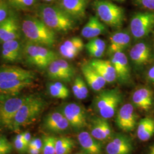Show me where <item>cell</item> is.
Wrapping results in <instances>:
<instances>
[{
  "label": "cell",
  "mask_w": 154,
  "mask_h": 154,
  "mask_svg": "<svg viewBox=\"0 0 154 154\" xmlns=\"http://www.w3.org/2000/svg\"><path fill=\"white\" fill-rule=\"evenodd\" d=\"M39 18L54 32L65 33L74 30L76 23L59 6L42 4L37 10Z\"/></svg>",
  "instance_id": "cell-1"
},
{
  "label": "cell",
  "mask_w": 154,
  "mask_h": 154,
  "mask_svg": "<svg viewBox=\"0 0 154 154\" xmlns=\"http://www.w3.org/2000/svg\"><path fill=\"white\" fill-rule=\"evenodd\" d=\"M21 30L29 42L46 47H51L55 44V32L39 18L26 17L21 24Z\"/></svg>",
  "instance_id": "cell-2"
},
{
  "label": "cell",
  "mask_w": 154,
  "mask_h": 154,
  "mask_svg": "<svg viewBox=\"0 0 154 154\" xmlns=\"http://www.w3.org/2000/svg\"><path fill=\"white\" fill-rule=\"evenodd\" d=\"M45 105V101L38 95H28V98L17 112L11 130L17 131L21 127L32 125L42 114Z\"/></svg>",
  "instance_id": "cell-3"
},
{
  "label": "cell",
  "mask_w": 154,
  "mask_h": 154,
  "mask_svg": "<svg viewBox=\"0 0 154 154\" xmlns=\"http://www.w3.org/2000/svg\"><path fill=\"white\" fill-rule=\"evenodd\" d=\"M122 98L121 92L118 88L101 91L94 99V109L98 116L109 119L116 114Z\"/></svg>",
  "instance_id": "cell-4"
},
{
  "label": "cell",
  "mask_w": 154,
  "mask_h": 154,
  "mask_svg": "<svg viewBox=\"0 0 154 154\" xmlns=\"http://www.w3.org/2000/svg\"><path fill=\"white\" fill-rule=\"evenodd\" d=\"M93 6L96 16L105 25L113 28L122 26L125 20L123 8L109 0H94Z\"/></svg>",
  "instance_id": "cell-5"
},
{
  "label": "cell",
  "mask_w": 154,
  "mask_h": 154,
  "mask_svg": "<svg viewBox=\"0 0 154 154\" xmlns=\"http://www.w3.org/2000/svg\"><path fill=\"white\" fill-rule=\"evenodd\" d=\"M22 56L28 63L42 70L47 69L53 61L58 59L54 51L29 42L23 46Z\"/></svg>",
  "instance_id": "cell-6"
},
{
  "label": "cell",
  "mask_w": 154,
  "mask_h": 154,
  "mask_svg": "<svg viewBox=\"0 0 154 154\" xmlns=\"http://www.w3.org/2000/svg\"><path fill=\"white\" fill-rule=\"evenodd\" d=\"M0 103V125L11 129L17 112L28 98V95L3 96Z\"/></svg>",
  "instance_id": "cell-7"
},
{
  "label": "cell",
  "mask_w": 154,
  "mask_h": 154,
  "mask_svg": "<svg viewBox=\"0 0 154 154\" xmlns=\"http://www.w3.org/2000/svg\"><path fill=\"white\" fill-rule=\"evenodd\" d=\"M154 29V11L137 13L131 19L130 32L135 40L146 37Z\"/></svg>",
  "instance_id": "cell-8"
},
{
  "label": "cell",
  "mask_w": 154,
  "mask_h": 154,
  "mask_svg": "<svg viewBox=\"0 0 154 154\" xmlns=\"http://www.w3.org/2000/svg\"><path fill=\"white\" fill-rule=\"evenodd\" d=\"M61 111L75 131H82L88 126L86 111L82 106L76 103H69L62 106Z\"/></svg>",
  "instance_id": "cell-9"
},
{
  "label": "cell",
  "mask_w": 154,
  "mask_h": 154,
  "mask_svg": "<svg viewBox=\"0 0 154 154\" xmlns=\"http://www.w3.org/2000/svg\"><path fill=\"white\" fill-rule=\"evenodd\" d=\"M46 69L49 79L60 82H70L75 75L74 67L62 59L58 58L53 61Z\"/></svg>",
  "instance_id": "cell-10"
},
{
  "label": "cell",
  "mask_w": 154,
  "mask_h": 154,
  "mask_svg": "<svg viewBox=\"0 0 154 154\" xmlns=\"http://www.w3.org/2000/svg\"><path fill=\"white\" fill-rule=\"evenodd\" d=\"M138 116L134 106L127 103L122 105L116 114V122L119 128L126 132L133 131L137 124Z\"/></svg>",
  "instance_id": "cell-11"
},
{
  "label": "cell",
  "mask_w": 154,
  "mask_h": 154,
  "mask_svg": "<svg viewBox=\"0 0 154 154\" xmlns=\"http://www.w3.org/2000/svg\"><path fill=\"white\" fill-rule=\"evenodd\" d=\"M90 134L100 142H107L114 133L108 119L100 116L93 117L88 124Z\"/></svg>",
  "instance_id": "cell-12"
},
{
  "label": "cell",
  "mask_w": 154,
  "mask_h": 154,
  "mask_svg": "<svg viewBox=\"0 0 154 154\" xmlns=\"http://www.w3.org/2000/svg\"><path fill=\"white\" fill-rule=\"evenodd\" d=\"M132 150L131 139L123 134H114L105 147L107 154H131Z\"/></svg>",
  "instance_id": "cell-13"
},
{
  "label": "cell",
  "mask_w": 154,
  "mask_h": 154,
  "mask_svg": "<svg viewBox=\"0 0 154 154\" xmlns=\"http://www.w3.org/2000/svg\"><path fill=\"white\" fill-rule=\"evenodd\" d=\"M90 0H60L58 6L75 21L83 20Z\"/></svg>",
  "instance_id": "cell-14"
},
{
  "label": "cell",
  "mask_w": 154,
  "mask_h": 154,
  "mask_svg": "<svg viewBox=\"0 0 154 154\" xmlns=\"http://www.w3.org/2000/svg\"><path fill=\"white\" fill-rule=\"evenodd\" d=\"M20 24L17 17L13 13H10L9 16L0 23V42L18 39L21 36Z\"/></svg>",
  "instance_id": "cell-15"
},
{
  "label": "cell",
  "mask_w": 154,
  "mask_h": 154,
  "mask_svg": "<svg viewBox=\"0 0 154 154\" xmlns=\"http://www.w3.org/2000/svg\"><path fill=\"white\" fill-rule=\"evenodd\" d=\"M110 61L116 70L117 80L123 84L128 82L131 78V70L127 57L124 52H117L111 55Z\"/></svg>",
  "instance_id": "cell-16"
},
{
  "label": "cell",
  "mask_w": 154,
  "mask_h": 154,
  "mask_svg": "<svg viewBox=\"0 0 154 154\" xmlns=\"http://www.w3.org/2000/svg\"><path fill=\"white\" fill-rule=\"evenodd\" d=\"M130 58L137 68L146 65L151 58V48L147 42L140 41L134 45L130 50Z\"/></svg>",
  "instance_id": "cell-17"
},
{
  "label": "cell",
  "mask_w": 154,
  "mask_h": 154,
  "mask_svg": "<svg viewBox=\"0 0 154 154\" xmlns=\"http://www.w3.org/2000/svg\"><path fill=\"white\" fill-rule=\"evenodd\" d=\"M45 128L55 134H63L71 127L66 117L60 111H54L49 114L45 118Z\"/></svg>",
  "instance_id": "cell-18"
},
{
  "label": "cell",
  "mask_w": 154,
  "mask_h": 154,
  "mask_svg": "<svg viewBox=\"0 0 154 154\" xmlns=\"http://www.w3.org/2000/svg\"><path fill=\"white\" fill-rule=\"evenodd\" d=\"M131 41V33L127 30H119L112 33L110 37L108 54L111 55L117 52L123 51L129 46Z\"/></svg>",
  "instance_id": "cell-19"
},
{
  "label": "cell",
  "mask_w": 154,
  "mask_h": 154,
  "mask_svg": "<svg viewBox=\"0 0 154 154\" xmlns=\"http://www.w3.org/2000/svg\"><path fill=\"white\" fill-rule=\"evenodd\" d=\"M79 144L86 154H103L102 143L90 134V132L82 130L77 136Z\"/></svg>",
  "instance_id": "cell-20"
},
{
  "label": "cell",
  "mask_w": 154,
  "mask_h": 154,
  "mask_svg": "<svg viewBox=\"0 0 154 154\" xmlns=\"http://www.w3.org/2000/svg\"><path fill=\"white\" fill-rule=\"evenodd\" d=\"M81 71L86 82L94 91H99L104 88L107 82L88 62L81 66Z\"/></svg>",
  "instance_id": "cell-21"
},
{
  "label": "cell",
  "mask_w": 154,
  "mask_h": 154,
  "mask_svg": "<svg viewBox=\"0 0 154 154\" xmlns=\"http://www.w3.org/2000/svg\"><path fill=\"white\" fill-rule=\"evenodd\" d=\"M85 48L82 39L79 37H73L65 41L59 48L61 56L67 60L75 58Z\"/></svg>",
  "instance_id": "cell-22"
},
{
  "label": "cell",
  "mask_w": 154,
  "mask_h": 154,
  "mask_svg": "<svg viewBox=\"0 0 154 154\" xmlns=\"http://www.w3.org/2000/svg\"><path fill=\"white\" fill-rule=\"evenodd\" d=\"M34 72L21 67L5 66L0 68V82L17 79H34Z\"/></svg>",
  "instance_id": "cell-23"
},
{
  "label": "cell",
  "mask_w": 154,
  "mask_h": 154,
  "mask_svg": "<svg viewBox=\"0 0 154 154\" xmlns=\"http://www.w3.org/2000/svg\"><path fill=\"white\" fill-rule=\"evenodd\" d=\"M131 100L135 107L143 111H148L153 103V93L148 88H138L132 93Z\"/></svg>",
  "instance_id": "cell-24"
},
{
  "label": "cell",
  "mask_w": 154,
  "mask_h": 154,
  "mask_svg": "<svg viewBox=\"0 0 154 154\" xmlns=\"http://www.w3.org/2000/svg\"><path fill=\"white\" fill-rule=\"evenodd\" d=\"M33 79H17L0 82V96H13L20 93L22 90L31 86Z\"/></svg>",
  "instance_id": "cell-25"
},
{
  "label": "cell",
  "mask_w": 154,
  "mask_h": 154,
  "mask_svg": "<svg viewBox=\"0 0 154 154\" xmlns=\"http://www.w3.org/2000/svg\"><path fill=\"white\" fill-rule=\"evenodd\" d=\"M88 62L105 79L107 83H111L117 80L116 70L110 60L95 58Z\"/></svg>",
  "instance_id": "cell-26"
},
{
  "label": "cell",
  "mask_w": 154,
  "mask_h": 154,
  "mask_svg": "<svg viewBox=\"0 0 154 154\" xmlns=\"http://www.w3.org/2000/svg\"><path fill=\"white\" fill-rule=\"evenodd\" d=\"M2 48V58L5 61L14 62L22 57L23 46L18 39L6 41Z\"/></svg>",
  "instance_id": "cell-27"
},
{
  "label": "cell",
  "mask_w": 154,
  "mask_h": 154,
  "mask_svg": "<svg viewBox=\"0 0 154 154\" xmlns=\"http://www.w3.org/2000/svg\"><path fill=\"white\" fill-rule=\"evenodd\" d=\"M107 32V28L97 16H91L81 30V35L84 38L93 39L104 34Z\"/></svg>",
  "instance_id": "cell-28"
},
{
  "label": "cell",
  "mask_w": 154,
  "mask_h": 154,
  "mask_svg": "<svg viewBox=\"0 0 154 154\" xmlns=\"http://www.w3.org/2000/svg\"><path fill=\"white\" fill-rule=\"evenodd\" d=\"M137 135L139 139L142 142L148 141L154 135V119L146 117L138 123Z\"/></svg>",
  "instance_id": "cell-29"
},
{
  "label": "cell",
  "mask_w": 154,
  "mask_h": 154,
  "mask_svg": "<svg viewBox=\"0 0 154 154\" xmlns=\"http://www.w3.org/2000/svg\"><path fill=\"white\" fill-rule=\"evenodd\" d=\"M85 48L91 57L99 59L104 55L106 44L103 39L96 37L91 39L86 45H85Z\"/></svg>",
  "instance_id": "cell-30"
},
{
  "label": "cell",
  "mask_w": 154,
  "mask_h": 154,
  "mask_svg": "<svg viewBox=\"0 0 154 154\" xmlns=\"http://www.w3.org/2000/svg\"><path fill=\"white\" fill-rule=\"evenodd\" d=\"M48 90L52 97L57 99H66L70 95L69 88L60 81L48 83Z\"/></svg>",
  "instance_id": "cell-31"
},
{
  "label": "cell",
  "mask_w": 154,
  "mask_h": 154,
  "mask_svg": "<svg viewBox=\"0 0 154 154\" xmlns=\"http://www.w3.org/2000/svg\"><path fill=\"white\" fill-rule=\"evenodd\" d=\"M72 91L75 97L79 100L85 99L88 96V86L82 78L78 76L74 79L72 86Z\"/></svg>",
  "instance_id": "cell-32"
},
{
  "label": "cell",
  "mask_w": 154,
  "mask_h": 154,
  "mask_svg": "<svg viewBox=\"0 0 154 154\" xmlns=\"http://www.w3.org/2000/svg\"><path fill=\"white\" fill-rule=\"evenodd\" d=\"M75 146V143L68 137L57 138L55 142L56 154H70Z\"/></svg>",
  "instance_id": "cell-33"
},
{
  "label": "cell",
  "mask_w": 154,
  "mask_h": 154,
  "mask_svg": "<svg viewBox=\"0 0 154 154\" xmlns=\"http://www.w3.org/2000/svg\"><path fill=\"white\" fill-rule=\"evenodd\" d=\"M37 0H8V4L11 8L20 11L28 10L34 5Z\"/></svg>",
  "instance_id": "cell-34"
},
{
  "label": "cell",
  "mask_w": 154,
  "mask_h": 154,
  "mask_svg": "<svg viewBox=\"0 0 154 154\" xmlns=\"http://www.w3.org/2000/svg\"><path fill=\"white\" fill-rule=\"evenodd\" d=\"M56 139L57 138L51 136H45L43 138V147L41 154H56Z\"/></svg>",
  "instance_id": "cell-35"
},
{
  "label": "cell",
  "mask_w": 154,
  "mask_h": 154,
  "mask_svg": "<svg viewBox=\"0 0 154 154\" xmlns=\"http://www.w3.org/2000/svg\"><path fill=\"white\" fill-rule=\"evenodd\" d=\"M13 150V145L6 137L0 135V154H9Z\"/></svg>",
  "instance_id": "cell-36"
},
{
  "label": "cell",
  "mask_w": 154,
  "mask_h": 154,
  "mask_svg": "<svg viewBox=\"0 0 154 154\" xmlns=\"http://www.w3.org/2000/svg\"><path fill=\"white\" fill-rule=\"evenodd\" d=\"M13 147L20 154H24L28 152V146L22 140H19L14 138Z\"/></svg>",
  "instance_id": "cell-37"
},
{
  "label": "cell",
  "mask_w": 154,
  "mask_h": 154,
  "mask_svg": "<svg viewBox=\"0 0 154 154\" xmlns=\"http://www.w3.org/2000/svg\"><path fill=\"white\" fill-rule=\"evenodd\" d=\"M8 6L9 5L5 1L0 0V23L3 22L10 14Z\"/></svg>",
  "instance_id": "cell-38"
},
{
  "label": "cell",
  "mask_w": 154,
  "mask_h": 154,
  "mask_svg": "<svg viewBox=\"0 0 154 154\" xmlns=\"http://www.w3.org/2000/svg\"><path fill=\"white\" fill-rule=\"evenodd\" d=\"M134 2L137 5L144 9L154 11V0H134Z\"/></svg>",
  "instance_id": "cell-39"
},
{
  "label": "cell",
  "mask_w": 154,
  "mask_h": 154,
  "mask_svg": "<svg viewBox=\"0 0 154 154\" xmlns=\"http://www.w3.org/2000/svg\"><path fill=\"white\" fill-rule=\"evenodd\" d=\"M43 147L42 139L38 138H34L32 139L30 142L29 144L28 147H33L39 149L42 151Z\"/></svg>",
  "instance_id": "cell-40"
},
{
  "label": "cell",
  "mask_w": 154,
  "mask_h": 154,
  "mask_svg": "<svg viewBox=\"0 0 154 154\" xmlns=\"http://www.w3.org/2000/svg\"><path fill=\"white\" fill-rule=\"evenodd\" d=\"M22 134H23V142L29 146V144L30 142V141L32 139L31 134L29 131H25V132L22 133Z\"/></svg>",
  "instance_id": "cell-41"
},
{
  "label": "cell",
  "mask_w": 154,
  "mask_h": 154,
  "mask_svg": "<svg viewBox=\"0 0 154 154\" xmlns=\"http://www.w3.org/2000/svg\"><path fill=\"white\" fill-rule=\"evenodd\" d=\"M147 78L151 82L154 84V65L149 69L147 73Z\"/></svg>",
  "instance_id": "cell-42"
},
{
  "label": "cell",
  "mask_w": 154,
  "mask_h": 154,
  "mask_svg": "<svg viewBox=\"0 0 154 154\" xmlns=\"http://www.w3.org/2000/svg\"><path fill=\"white\" fill-rule=\"evenodd\" d=\"M42 151L39 149L33 148V147H28V153L29 154H41Z\"/></svg>",
  "instance_id": "cell-43"
},
{
  "label": "cell",
  "mask_w": 154,
  "mask_h": 154,
  "mask_svg": "<svg viewBox=\"0 0 154 154\" xmlns=\"http://www.w3.org/2000/svg\"><path fill=\"white\" fill-rule=\"evenodd\" d=\"M148 154H154V144L150 147Z\"/></svg>",
  "instance_id": "cell-44"
},
{
  "label": "cell",
  "mask_w": 154,
  "mask_h": 154,
  "mask_svg": "<svg viewBox=\"0 0 154 154\" xmlns=\"http://www.w3.org/2000/svg\"><path fill=\"white\" fill-rule=\"evenodd\" d=\"M45 2H54L55 1L57 0H43Z\"/></svg>",
  "instance_id": "cell-45"
},
{
  "label": "cell",
  "mask_w": 154,
  "mask_h": 154,
  "mask_svg": "<svg viewBox=\"0 0 154 154\" xmlns=\"http://www.w3.org/2000/svg\"><path fill=\"white\" fill-rule=\"evenodd\" d=\"M114 1H118V2H123L126 0H114Z\"/></svg>",
  "instance_id": "cell-46"
},
{
  "label": "cell",
  "mask_w": 154,
  "mask_h": 154,
  "mask_svg": "<svg viewBox=\"0 0 154 154\" xmlns=\"http://www.w3.org/2000/svg\"><path fill=\"white\" fill-rule=\"evenodd\" d=\"M85 154L83 152H78V153H77V154Z\"/></svg>",
  "instance_id": "cell-47"
}]
</instances>
